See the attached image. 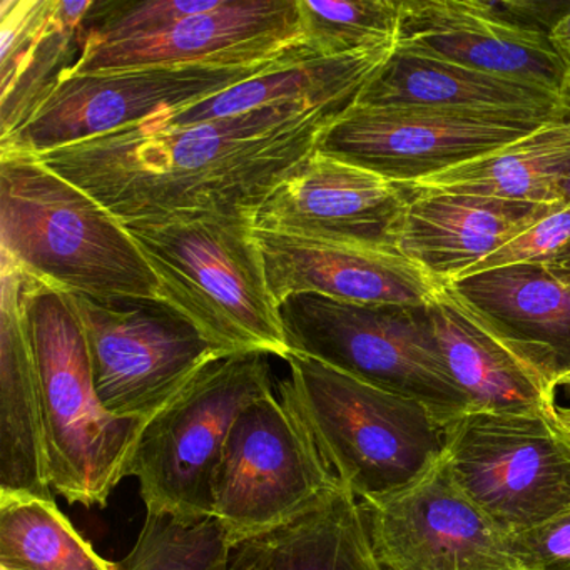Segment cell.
I'll list each match as a JSON object with an SVG mask.
<instances>
[{
  "instance_id": "1",
  "label": "cell",
  "mask_w": 570,
  "mask_h": 570,
  "mask_svg": "<svg viewBox=\"0 0 570 570\" xmlns=\"http://www.w3.org/2000/svg\"><path fill=\"white\" fill-rule=\"evenodd\" d=\"M352 106H275L179 128L146 122L42 153L52 171L126 225L255 215Z\"/></svg>"
},
{
  "instance_id": "2",
  "label": "cell",
  "mask_w": 570,
  "mask_h": 570,
  "mask_svg": "<svg viewBox=\"0 0 570 570\" xmlns=\"http://www.w3.org/2000/svg\"><path fill=\"white\" fill-rule=\"evenodd\" d=\"M0 253L24 275L98 302H161L125 226L31 153L0 149Z\"/></svg>"
},
{
  "instance_id": "3",
  "label": "cell",
  "mask_w": 570,
  "mask_h": 570,
  "mask_svg": "<svg viewBox=\"0 0 570 570\" xmlns=\"http://www.w3.org/2000/svg\"><path fill=\"white\" fill-rule=\"evenodd\" d=\"M161 288L225 355L262 353L286 362L292 350L256 238L255 215H181L122 225Z\"/></svg>"
},
{
  "instance_id": "4",
  "label": "cell",
  "mask_w": 570,
  "mask_h": 570,
  "mask_svg": "<svg viewBox=\"0 0 570 570\" xmlns=\"http://www.w3.org/2000/svg\"><path fill=\"white\" fill-rule=\"evenodd\" d=\"M24 306L41 382L51 487L68 502L106 507L129 476L149 422L119 419L102 405L88 336L69 293L24 275Z\"/></svg>"
},
{
  "instance_id": "5",
  "label": "cell",
  "mask_w": 570,
  "mask_h": 570,
  "mask_svg": "<svg viewBox=\"0 0 570 570\" xmlns=\"http://www.w3.org/2000/svg\"><path fill=\"white\" fill-rule=\"evenodd\" d=\"M278 395L298 413L336 479L360 502L405 490L439 463L445 435L422 403L308 356L286 358Z\"/></svg>"
},
{
  "instance_id": "6",
  "label": "cell",
  "mask_w": 570,
  "mask_h": 570,
  "mask_svg": "<svg viewBox=\"0 0 570 570\" xmlns=\"http://www.w3.org/2000/svg\"><path fill=\"white\" fill-rule=\"evenodd\" d=\"M289 350L425 405L442 429L472 412L446 370L426 306L295 295L279 305Z\"/></svg>"
},
{
  "instance_id": "7",
  "label": "cell",
  "mask_w": 570,
  "mask_h": 570,
  "mask_svg": "<svg viewBox=\"0 0 570 570\" xmlns=\"http://www.w3.org/2000/svg\"><path fill=\"white\" fill-rule=\"evenodd\" d=\"M273 392L266 355H233L149 420L129 470L146 513L183 525L213 519V482L229 433L252 403Z\"/></svg>"
},
{
  "instance_id": "8",
  "label": "cell",
  "mask_w": 570,
  "mask_h": 570,
  "mask_svg": "<svg viewBox=\"0 0 570 570\" xmlns=\"http://www.w3.org/2000/svg\"><path fill=\"white\" fill-rule=\"evenodd\" d=\"M453 479L507 537L570 507V430L559 413L466 412L443 429Z\"/></svg>"
},
{
  "instance_id": "9",
  "label": "cell",
  "mask_w": 570,
  "mask_h": 570,
  "mask_svg": "<svg viewBox=\"0 0 570 570\" xmlns=\"http://www.w3.org/2000/svg\"><path fill=\"white\" fill-rule=\"evenodd\" d=\"M298 413L275 392L236 420L213 482L229 550L288 525L340 485Z\"/></svg>"
},
{
  "instance_id": "10",
  "label": "cell",
  "mask_w": 570,
  "mask_h": 570,
  "mask_svg": "<svg viewBox=\"0 0 570 570\" xmlns=\"http://www.w3.org/2000/svg\"><path fill=\"white\" fill-rule=\"evenodd\" d=\"M109 413L155 419L203 372L228 355L163 302H98L71 295Z\"/></svg>"
},
{
  "instance_id": "11",
  "label": "cell",
  "mask_w": 570,
  "mask_h": 570,
  "mask_svg": "<svg viewBox=\"0 0 570 570\" xmlns=\"http://www.w3.org/2000/svg\"><path fill=\"white\" fill-rule=\"evenodd\" d=\"M312 55L306 46L293 55L253 68H136L65 78L8 138L0 149L42 155L101 138L206 101L288 59ZM315 56V55H313Z\"/></svg>"
},
{
  "instance_id": "12",
  "label": "cell",
  "mask_w": 570,
  "mask_h": 570,
  "mask_svg": "<svg viewBox=\"0 0 570 570\" xmlns=\"http://www.w3.org/2000/svg\"><path fill=\"white\" fill-rule=\"evenodd\" d=\"M543 125L512 116L355 102L330 126L318 151L396 185H410L510 145Z\"/></svg>"
},
{
  "instance_id": "13",
  "label": "cell",
  "mask_w": 570,
  "mask_h": 570,
  "mask_svg": "<svg viewBox=\"0 0 570 570\" xmlns=\"http://www.w3.org/2000/svg\"><path fill=\"white\" fill-rule=\"evenodd\" d=\"M360 503L386 570H525L509 537L460 489L443 456L405 490Z\"/></svg>"
},
{
  "instance_id": "14",
  "label": "cell",
  "mask_w": 570,
  "mask_h": 570,
  "mask_svg": "<svg viewBox=\"0 0 570 570\" xmlns=\"http://www.w3.org/2000/svg\"><path fill=\"white\" fill-rule=\"evenodd\" d=\"M305 46L298 0H222L165 31L119 42H88L66 78L136 68H253ZM65 79V78H62Z\"/></svg>"
},
{
  "instance_id": "15",
  "label": "cell",
  "mask_w": 570,
  "mask_h": 570,
  "mask_svg": "<svg viewBox=\"0 0 570 570\" xmlns=\"http://www.w3.org/2000/svg\"><path fill=\"white\" fill-rule=\"evenodd\" d=\"M396 49L510 79L570 106V75L549 32L517 24L482 0H402Z\"/></svg>"
},
{
  "instance_id": "16",
  "label": "cell",
  "mask_w": 570,
  "mask_h": 570,
  "mask_svg": "<svg viewBox=\"0 0 570 570\" xmlns=\"http://www.w3.org/2000/svg\"><path fill=\"white\" fill-rule=\"evenodd\" d=\"M256 238L278 305L309 293L358 305L429 306L443 288L393 246L259 228Z\"/></svg>"
},
{
  "instance_id": "17",
  "label": "cell",
  "mask_w": 570,
  "mask_h": 570,
  "mask_svg": "<svg viewBox=\"0 0 570 570\" xmlns=\"http://www.w3.org/2000/svg\"><path fill=\"white\" fill-rule=\"evenodd\" d=\"M406 205L403 186L316 149L266 199L256 228L395 248Z\"/></svg>"
},
{
  "instance_id": "18",
  "label": "cell",
  "mask_w": 570,
  "mask_h": 570,
  "mask_svg": "<svg viewBox=\"0 0 570 570\" xmlns=\"http://www.w3.org/2000/svg\"><path fill=\"white\" fill-rule=\"evenodd\" d=\"M393 245L450 285L562 205H530L455 193H406Z\"/></svg>"
},
{
  "instance_id": "19",
  "label": "cell",
  "mask_w": 570,
  "mask_h": 570,
  "mask_svg": "<svg viewBox=\"0 0 570 570\" xmlns=\"http://www.w3.org/2000/svg\"><path fill=\"white\" fill-rule=\"evenodd\" d=\"M92 0H2L0 139L8 138L81 58Z\"/></svg>"
},
{
  "instance_id": "20",
  "label": "cell",
  "mask_w": 570,
  "mask_h": 570,
  "mask_svg": "<svg viewBox=\"0 0 570 570\" xmlns=\"http://www.w3.org/2000/svg\"><path fill=\"white\" fill-rule=\"evenodd\" d=\"M0 273V490L55 499L24 275L8 259Z\"/></svg>"
},
{
  "instance_id": "21",
  "label": "cell",
  "mask_w": 570,
  "mask_h": 570,
  "mask_svg": "<svg viewBox=\"0 0 570 570\" xmlns=\"http://www.w3.org/2000/svg\"><path fill=\"white\" fill-rule=\"evenodd\" d=\"M426 313L446 370L473 412H556V390L452 286H443Z\"/></svg>"
},
{
  "instance_id": "22",
  "label": "cell",
  "mask_w": 570,
  "mask_h": 570,
  "mask_svg": "<svg viewBox=\"0 0 570 570\" xmlns=\"http://www.w3.org/2000/svg\"><path fill=\"white\" fill-rule=\"evenodd\" d=\"M550 389L570 373V285L543 263L473 273L450 283Z\"/></svg>"
},
{
  "instance_id": "23",
  "label": "cell",
  "mask_w": 570,
  "mask_h": 570,
  "mask_svg": "<svg viewBox=\"0 0 570 570\" xmlns=\"http://www.w3.org/2000/svg\"><path fill=\"white\" fill-rule=\"evenodd\" d=\"M356 102L512 116L537 122L560 121L569 111L559 96L543 89L396 48Z\"/></svg>"
},
{
  "instance_id": "24",
  "label": "cell",
  "mask_w": 570,
  "mask_h": 570,
  "mask_svg": "<svg viewBox=\"0 0 570 570\" xmlns=\"http://www.w3.org/2000/svg\"><path fill=\"white\" fill-rule=\"evenodd\" d=\"M395 48L396 45L383 46L340 58L298 56L206 101L178 111L159 112L145 122L151 128H179L275 106H353L392 58Z\"/></svg>"
},
{
  "instance_id": "25",
  "label": "cell",
  "mask_w": 570,
  "mask_h": 570,
  "mask_svg": "<svg viewBox=\"0 0 570 570\" xmlns=\"http://www.w3.org/2000/svg\"><path fill=\"white\" fill-rule=\"evenodd\" d=\"M570 183V121L535 131L479 158L410 185L406 193H455L530 205H567Z\"/></svg>"
},
{
  "instance_id": "26",
  "label": "cell",
  "mask_w": 570,
  "mask_h": 570,
  "mask_svg": "<svg viewBox=\"0 0 570 570\" xmlns=\"http://www.w3.org/2000/svg\"><path fill=\"white\" fill-rule=\"evenodd\" d=\"M226 570H386L362 503L340 483L315 509L229 552Z\"/></svg>"
},
{
  "instance_id": "27",
  "label": "cell",
  "mask_w": 570,
  "mask_h": 570,
  "mask_svg": "<svg viewBox=\"0 0 570 570\" xmlns=\"http://www.w3.org/2000/svg\"><path fill=\"white\" fill-rule=\"evenodd\" d=\"M0 567L9 570H121L72 525L55 499L0 490Z\"/></svg>"
},
{
  "instance_id": "28",
  "label": "cell",
  "mask_w": 570,
  "mask_h": 570,
  "mask_svg": "<svg viewBox=\"0 0 570 570\" xmlns=\"http://www.w3.org/2000/svg\"><path fill=\"white\" fill-rule=\"evenodd\" d=\"M305 46L318 58H340L396 45L399 0H298Z\"/></svg>"
},
{
  "instance_id": "29",
  "label": "cell",
  "mask_w": 570,
  "mask_h": 570,
  "mask_svg": "<svg viewBox=\"0 0 570 570\" xmlns=\"http://www.w3.org/2000/svg\"><path fill=\"white\" fill-rule=\"evenodd\" d=\"M229 547L215 519L183 525L168 517L149 515L121 570H226Z\"/></svg>"
},
{
  "instance_id": "30",
  "label": "cell",
  "mask_w": 570,
  "mask_h": 570,
  "mask_svg": "<svg viewBox=\"0 0 570 570\" xmlns=\"http://www.w3.org/2000/svg\"><path fill=\"white\" fill-rule=\"evenodd\" d=\"M222 0H99L86 28L88 42H119L156 35L189 16L213 11Z\"/></svg>"
},
{
  "instance_id": "31",
  "label": "cell",
  "mask_w": 570,
  "mask_h": 570,
  "mask_svg": "<svg viewBox=\"0 0 570 570\" xmlns=\"http://www.w3.org/2000/svg\"><path fill=\"white\" fill-rule=\"evenodd\" d=\"M570 242V203L559 206L556 212L543 216L527 232L507 243L505 246L493 253L489 258L476 265L473 273L489 272V269L505 268V266L520 265V263L543 262L556 255ZM462 276V278H465ZM460 279V278H459Z\"/></svg>"
},
{
  "instance_id": "32",
  "label": "cell",
  "mask_w": 570,
  "mask_h": 570,
  "mask_svg": "<svg viewBox=\"0 0 570 570\" xmlns=\"http://www.w3.org/2000/svg\"><path fill=\"white\" fill-rule=\"evenodd\" d=\"M525 570H570V507L537 529L509 537Z\"/></svg>"
},
{
  "instance_id": "33",
  "label": "cell",
  "mask_w": 570,
  "mask_h": 570,
  "mask_svg": "<svg viewBox=\"0 0 570 570\" xmlns=\"http://www.w3.org/2000/svg\"><path fill=\"white\" fill-rule=\"evenodd\" d=\"M550 41L570 75V11L553 26L550 31Z\"/></svg>"
},
{
  "instance_id": "34",
  "label": "cell",
  "mask_w": 570,
  "mask_h": 570,
  "mask_svg": "<svg viewBox=\"0 0 570 570\" xmlns=\"http://www.w3.org/2000/svg\"><path fill=\"white\" fill-rule=\"evenodd\" d=\"M539 263H543L557 278L570 285V242L560 252H557L556 255Z\"/></svg>"
},
{
  "instance_id": "35",
  "label": "cell",
  "mask_w": 570,
  "mask_h": 570,
  "mask_svg": "<svg viewBox=\"0 0 570 570\" xmlns=\"http://www.w3.org/2000/svg\"><path fill=\"white\" fill-rule=\"evenodd\" d=\"M557 413H559L560 422L570 430V409H562V406H557Z\"/></svg>"
},
{
  "instance_id": "36",
  "label": "cell",
  "mask_w": 570,
  "mask_h": 570,
  "mask_svg": "<svg viewBox=\"0 0 570 570\" xmlns=\"http://www.w3.org/2000/svg\"><path fill=\"white\" fill-rule=\"evenodd\" d=\"M563 389L567 392V395L570 396V373L569 375L563 376L559 383H557V390Z\"/></svg>"
},
{
  "instance_id": "37",
  "label": "cell",
  "mask_w": 570,
  "mask_h": 570,
  "mask_svg": "<svg viewBox=\"0 0 570 570\" xmlns=\"http://www.w3.org/2000/svg\"><path fill=\"white\" fill-rule=\"evenodd\" d=\"M566 119H567V121H570V106H569V111H567ZM567 203H570V183H569V188H567Z\"/></svg>"
},
{
  "instance_id": "38",
  "label": "cell",
  "mask_w": 570,
  "mask_h": 570,
  "mask_svg": "<svg viewBox=\"0 0 570 570\" xmlns=\"http://www.w3.org/2000/svg\"><path fill=\"white\" fill-rule=\"evenodd\" d=\"M0 570H9V569H6V567H0Z\"/></svg>"
}]
</instances>
